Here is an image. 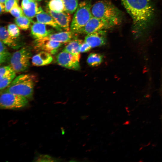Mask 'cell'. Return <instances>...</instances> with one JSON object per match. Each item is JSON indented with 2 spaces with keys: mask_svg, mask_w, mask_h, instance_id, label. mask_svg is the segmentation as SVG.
Here are the masks:
<instances>
[{
  "mask_svg": "<svg viewBox=\"0 0 162 162\" xmlns=\"http://www.w3.org/2000/svg\"><path fill=\"white\" fill-rule=\"evenodd\" d=\"M75 34L70 31H66L55 33H52L42 38L64 44L69 43L74 38Z\"/></svg>",
  "mask_w": 162,
  "mask_h": 162,
  "instance_id": "cell-12",
  "label": "cell"
},
{
  "mask_svg": "<svg viewBox=\"0 0 162 162\" xmlns=\"http://www.w3.org/2000/svg\"><path fill=\"white\" fill-rule=\"evenodd\" d=\"M0 14H1L4 12H5V7L4 4L0 3Z\"/></svg>",
  "mask_w": 162,
  "mask_h": 162,
  "instance_id": "cell-32",
  "label": "cell"
},
{
  "mask_svg": "<svg viewBox=\"0 0 162 162\" xmlns=\"http://www.w3.org/2000/svg\"><path fill=\"white\" fill-rule=\"evenodd\" d=\"M18 5V0H8L4 4L5 12H9L13 8Z\"/></svg>",
  "mask_w": 162,
  "mask_h": 162,
  "instance_id": "cell-28",
  "label": "cell"
},
{
  "mask_svg": "<svg viewBox=\"0 0 162 162\" xmlns=\"http://www.w3.org/2000/svg\"><path fill=\"white\" fill-rule=\"evenodd\" d=\"M31 56V52L28 48L23 47L14 52L11 56L10 65L16 72L24 71L29 66Z\"/></svg>",
  "mask_w": 162,
  "mask_h": 162,
  "instance_id": "cell-6",
  "label": "cell"
},
{
  "mask_svg": "<svg viewBox=\"0 0 162 162\" xmlns=\"http://www.w3.org/2000/svg\"><path fill=\"white\" fill-rule=\"evenodd\" d=\"M92 48L85 41L83 42L81 44L80 51V52H85L89 51Z\"/></svg>",
  "mask_w": 162,
  "mask_h": 162,
  "instance_id": "cell-30",
  "label": "cell"
},
{
  "mask_svg": "<svg viewBox=\"0 0 162 162\" xmlns=\"http://www.w3.org/2000/svg\"><path fill=\"white\" fill-rule=\"evenodd\" d=\"M31 0L37 2L40 1H41V0Z\"/></svg>",
  "mask_w": 162,
  "mask_h": 162,
  "instance_id": "cell-35",
  "label": "cell"
},
{
  "mask_svg": "<svg viewBox=\"0 0 162 162\" xmlns=\"http://www.w3.org/2000/svg\"><path fill=\"white\" fill-rule=\"evenodd\" d=\"M46 8L47 12L52 16L63 29L66 31H70V24L71 19L70 14L66 11L56 12Z\"/></svg>",
  "mask_w": 162,
  "mask_h": 162,
  "instance_id": "cell-11",
  "label": "cell"
},
{
  "mask_svg": "<svg viewBox=\"0 0 162 162\" xmlns=\"http://www.w3.org/2000/svg\"><path fill=\"white\" fill-rule=\"evenodd\" d=\"M8 0H0V3L4 4Z\"/></svg>",
  "mask_w": 162,
  "mask_h": 162,
  "instance_id": "cell-33",
  "label": "cell"
},
{
  "mask_svg": "<svg viewBox=\"0 0 162 162\" xmlns=\"http://www.w3.org/2000/svg\"><path fill=\"white\" fill-rule=\"evenodd\" d=\"M80 58L65 51L62 50L56 56V61L59 65L67 68L79 70L80 68Z\"/></svg>",
  "mask_w": 162,
  "mask_h": 162,
  "instance_id": "cell-8",
  "label": "cell"
},
{
  "mask_svg": "<svg viewBox=\"0 0 162 162\" xmlns=\"http://www.w3.org/2000/svg\"><path fill=\"white\" fill-rule=\"evenodd\" d=\"M38 22L49 25L58 31L61 32L63 29L60 26L54 19L47 12L42 9L36 16Z\"/></svg>",
  "mask_w": 162,
  "mask_h": 162,
  "instance_id": "cell-14",
  "label": "cell"
},
{
  "mask_svg": "<svg viewBox=\"0 0 162 162\" xmlns=\"http://www.w3.org/2000/svg\"><path fill=\"white\" fill-rule=\"evenodd\" d=\"M28 103L27 98L23 96L5 91L1 94L0 107L1 109H20L26 106Z\"/></svg>",
  "mask_w": 162,
  "mask_h": 162,
  "instance_id": "cell-5",
  "label": "cell"
},
{
  "mask_svg": "<svg viewBox=\"0 0 162 162\" xmlns=\"http://www.w3.org/2000/svg\"><path fill=\"white\" fill-rule=\"evenodd\" d=\"M88 116H82V117H81V118L82 119H86L87 117H88Z\"/></svg>",
  "mask_w": 162,
  "mask_h": 162,
  "instance_id": "cell-34",
  "label": "cell"
},
{
  "mask_svg": "<svg viewBox=\"0 0 162 162\" xmlns=\"http://www.w3.org/2000/svg\"><path fill=\"white\" fill-rule=\"evenodd\" d=\"M47 8L56 12H61L65 11L63 0H50L47 4Z\"/></svg>",
  "mask_w": 162,
  "mask_h": 162,
  "instance_id": "cell-19",
  "label": "cell"
},
{
  "mask_svg": "<svg viewBox=\"0 0 162 162\" xmlns=\"http://www.w3.org/2000/svg\"><path fill=\"white\" fill-rule=\"evenodd\" d=\"M14 21L17 26L21 29L24 30H27L29 28L32 22L31 19L25 15L16 18Z\"/></svg>",
  "mask_w": 162,
  "mask_h": 162,
  "instance_id": "cell-21",
  "label": "cell"
},
{
  "mask_svg": "<svg viewBox=\"0 0 162 162\" xmlns=\"http://www.w3.org/2000/svg\"><path fill=\"white\" fill-rule=\"evenodd\" d=\"M0 40L4 44L12 48L17 49L19 46L16 39L11 36L4 27L0 28Z\"/></svg>",
  "mask_w": 162,
  "mask_h": 162,
  "instance_id": "cell-16",
  "label": "cell"
},
{
  "mask_svg": "<svg viewBox=\"0 0 162 162\" xmlns=\"http://www.w3.org/2000/svg\"><path fill=\"white\" fill-rule=\"evenodd\" d=\"M36 161H56L57 160L48 155H41L38 156L35 159Z\"/></svg>",
  "mask_w": 162,
  "mask_h": 162,
  "instance_id": "cell-29",
  "label": "cell"
},
{
  "mask_svg": "<svg viewBox=\"0 0 162 162\" xmlns=\"http://www.w3.org/2000/svg\"><path fill=\"white\" fill-rule=\"evenodd\" d=\"M16 76V72H14L0 79V89L3 90L8 87L14 80Z\"/></svg>",
  "mask_w": 162,
  "mask_h": 162,
  "instance_id": "cell-24",
  "label": "cell"
},
{
  "mask_svg": "<svg viewBox=\"0 0 162 162\" xmlns=\"http://www.w3.org/2000/svg\"><path fill=\"white\" fill-rule=\"evenodd\" d=\"M132 20V32L138 37L148 30L153 20L154 11L150 0H120Z\"/></svg>",
  "mask_w": 162,
  "mask_h": 162,
  "instance_id": "cell-1",
  "label": "cell"
},
{
  "mask_svg": "<svg viewBox=\"0 0 162 162\" xmlns=\"http://www.w3.org/2000/svg\"><path fill=\"white\" fill-rule=\"evenodd\" d=\"M34 84V80L29 74H21L14 79L5 91L30 98L33 95Z\"/></svg>",
  "mask_w": 162,
  "mask_h": 162,
  "instance_id": "cell-3",
  "label": "cell"
},
{
  "mask_svg": "<svg viewBox=\"0 0 162 162\" xmlns=\"http://www.w3.org/2000/svg\"><path fill=\"white\" fill-rule=\"evenodd\" d=\"M31 1V0H22L21 4L22 9H28L30 6Z\"/></svg>",
  "mask_w": 162,
  "mask_h": 162,
  "instance_id": "cell-31",
  "label": "cell"
},
{
  "mask_svg": "<svg viewBox=\"0 0 162 162\" xmlns=\"http://www.w3.org/2000/svg\"><path fill=\"white\" fill-rule=\"evenodd\" d=\"M105 30H100L86 34L84 41L92 48L105 45L106 41V32Z\"/></svg>",
  "mask_w": 162,
  "mask_h": 162,
  "instance_id": "cell-10",
  "label": "cell"
},
{
  "mask_svg": "<svg viewBox=\"0 0 162 162\" xmlns=\"http://www.w3.org/2000/svg\"><path fill=\"white\" fill-rule=\"evenodd\" d=\"M51 54L42 51L34 55L32 58V64L35 66H43L48 65L52 61Z\"/></svg>",
  "mask_w": 162,
  "mask_h": 162,
  "instance_id": "cell-15",
  "label": "cell"
},
{
  "mask_svg": "<svg viewBox=\"0 0 162 162\" xmlns=\"http://www.w3.org/2000/svg\"><path fill=\"white\" fill-rule=\"evenodd\" d=\"M7 31L11 36L15 39H16L20 34L18 27L14 24H9L8 26Z\"/></svg>",
  "mask_w": 162,
  "mask_h": 162,
  "instance_id": "cell-25",
  "label": "cell"
},
{
  "mask_svg": "<svg viewBox=\"0 0 162 162\" xmlns=\"http://www.w3.org/2000/svg\"><path fill=\"white\" fill-rule=\"evenodd\" d=\"M113 27L114 26L108 21L92 16L77 34H87L98 31L106 30Z\"/></svg>",
  "mask_w": 162,
  "mask_h": 162,
  "instance_id": "cell-7",
  "label": "cell"
},
{
  "mask_svg": "<svg viewBox=\"0 0 162 162\" xmlns=\"http://www.w3.org/2000/svg\"><path fill=\"white\" fill-rule=\"evenodd\" d=\"M102 55L95 53H92L88 56L87 62L91 66L95 67L100 65L103 60Z\"/></svg>",
  "mask_w": 162,
  "mask_h": 162,
  "instance_id": "cell-20",
  "label": "cell"
},
{
  "mask_svg": "<svg viewBox=\"0 0 162 162\" xmlns=\"http://www.w3.org/2000/svg\"><path fill=\"white\" fill-rule=\"evenodd\" d=\"M11 55L5 44L1 40L0 42V63L3 64L11 58Z\"/></svg>",
  "mask_w": 162,
  "mask_h": 162,
  "instance_id": "cell-22",
  "label": "cell"
},
{
  "mask_svg": "<svg viewBox=\"0 0 162 162\" xmlns=\"http://www.w3.org/2000/svg\"><path fill=\"white\" fill-rule=\"evenodd\" d=\"M14 72L15 71L10 65L5 66L1 67L0 69V79Z\"/></svg>",
  "mask_w": 162,
  "mask_h": 162,
  "instance_id": "cell-27",
  "label": "cell"
},
{
  "mask_svg": "<svg viewBox=\"0 0 162 162\" xmlns=\"http://www.w3.org/2000/svg\"><path fill=\"white\" fill-rule=\"evenodd\" d=\"M9 12L15 18L24 15L22 9L19 6V5L13 8Z\"/></svg>",
  "mask_w": 162,
  "mask_h": 162,
  "instance_id": "cell-26",
  "label": "cell"
},
{
  "mask_svg": "<svg viewBox=\"0 0 162 162\" xmlns=\"http://www.w3.org/2000/svg\"><path fill=\"white\" fill-rule=\"evenodd\" d=\"M82 40L80 39L74 38L69 42L62 50L80 58V48Z\"/></svg>",
  "mask_w": 162,
  "mask_h": 162,
  "instance_id": "cell-17",
  "label": "cell"
},
{
  "mask_svg": "<svg viewBox=\"0 0 162 162\" xmlns=\"http://www.w3.org/2000/svg\"><path fill=\"white\" fill-rule=\"evenodd\" d=\"M36 2L31 0L30 7L28 9H23V11L24 15L32 19L36 16L42 10Z\"/></svg>",
  "mask_w": 162,
  "mask_h": 162,
  "instance_id": "cell-18",
  "label": "cell"
},
{
  "mask_svg": "<svg viewBox=\"0 0 162 162\" xmlns=\"http://www.w3.org/2000/svg\"><path fill=\"white\" fill-rule=\"evenodd\" d=\"M92 16L106 20L114 26L119 25L122 20V14L110 1L101 0L96 2L91 7Z\"/></svg>",
  "mask_w": 162,
  "mask_h": 162,
  "instance_id": "cell-2",
  "label": "cell"
},
{
  "mask_svg": "<svg viewBox=\"0 0 162 162\" xmlns=\"http://www.w3.org/2000/svg\"><path fill=\"white\" fill-rule=\"evenodd\" d=\"M52 32L47 29L46 25L38 22H34L31 26V35L35 39L44 38Z\"/></svg>",
  "mask_w": 162,
  "mask_h": 162,
  "instance_id": "cell-13",
  "label": "cell"
},
{
  "mask_svg": "<svg viewBox=\"0 0 162 162\" xmlns=\"http://www.w3.org/2000/svg\"><path fill=\"white\" fill-rule=\"evenodd\" d=\"M63 1L66 11L72 14L76 10L79 4L78 0H63Z\"/></svg>",
  "mask_w": 162,
  "mask_h": 162,
  "instance_id": "cell-23",
  "label": "cell"
},
{
  "mask_svg": "<svg viewBox=\"0 0 162 162\" xmlns=\"http://www.w3.org/2000/svg\"><path fill=\"white\" fill-rule=\"evenodd\" d=\"M62 43L43 38L35 39L34 47L35 49L48 52L51 54H56Z\"/></svg>",
  "mask_w": 162,
  "mask_h": 162,
  "instance_id": "cell-9",
  "label": "cell"
},
{
  "mask_svg": "<svg viewBox=\"0 0 162 162\" xmlns=\"http://www.w3.org/2000/svg\"><path fill=\"white\" fill-rule=\"evenodd\" d=\"M91 2L84 1L79 4L70 26V31L75 34L83 28L93 16Z\"/></svg>",
  "mask_w": 162,
  "mask_h": 162,
  "instance_id": "cell-4",
  "label": "cell"
}]
</instances>
